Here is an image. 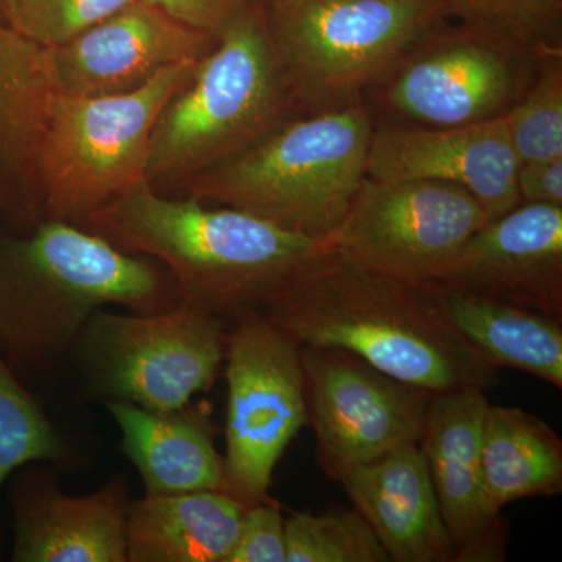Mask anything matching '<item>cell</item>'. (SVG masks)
I'll list each match as a JSON object with an SVG mask.
<instances>
[{
	"label": "cell",
	"mask_w": 562,
	"mask_h": 562,
	"mask_svg": "<svg viewBox=\"0 0 562 562\" xmlns=\"http://www.w3.org/2000/svg\"><path fill=\"white\" fill-rule=\"evenodd\" d=\"M11 491L13 561L127 562V486L121 476L70 497L41 475L22 473Z\"/></svg>",
	"instance_id": "e0dca14e"
},
{
	"label": "cell",
	"mask_w": 562,
	"mask_h": 562,
	"mask_svg": "<svg viewBox=\"0 0 562 562\" xmlns=\"http://www.w3.org/2000/svg\"><path fill=\"white\" fill-rule=\"evenodd\" d=\"M502 117L520 162L562 158V52L542 55L535 79Z\"/></svg>",
	"instance_id": "d4e9b609"
},
{
	"label": "cell",
	"mask_w": 562,
	"mask_h": 562,
	"mask_svg": "<svg viewBox=\"0 0 562 562\" xmlns=\"http://www.w3.org/2000/svg\"><path fill=\"white\" fill-rule=\"evenodd\" d=\"M66 458L65 442L0 351V490L18 469Z\"/></svg>",
	"instance_id": "484cf974"
},
{
	"label": "cell",
	"mask_w": 562,
	"mask_h": 562,
	"mask_svg": "<svg viewBox=\"0 0 562 562\" xmlns=\"http://www.w3.org/2000/svg\"><path fill=\"white\" fill-rule=\"evenodd\" d=\"M438 290L454 327L492 366L530 373L561 390V317L465 292Z\"/></svg>",
	"instance_id": "603a6c76"
},
{
	"label": "cell",
	"mask_w": 562,
	"mask_h": 562,
	"mask_svg": "<svg viewBox=\"0 0 562 562\" xmlns=\"http://www.w3.org/2000/svg\"><path fill=\"white\" fill-rule=\"evenodd\" d=\"M143 2L161 10L162 13L169 14L188 27L216 36L254 0H143Z\"/></svg>",
	"instance_id": "f546056e"
},
{
	"label": "cell",
	"mask_w": 562,
	"mask_h": 562,
	"mask_svg": "<svg viewBox=\"0 0 562 562\" xmlns=\"http://www.w3.org/2000/svg\"><path fill=\"white\" fill-rule=\"evenodd\" d=\"M546 54L486 25L450 18L417 40L362 102L375 127L497 120L527 90Z\"/></svg>",
	"instance_id": "ba28073f"
},
{
	"label": "cell",
	"mask_w": 562,
	"mask_h": 562,
	"mask_svg": "<svg viewBox=\"0 0 562 562\" xmlns=\"http://www.w3.org/2000/svg\"><path fill=\"white\" fill-rule=\"evenodd\" d=\"M286 562H387L386 550L357 509L295 513L284 520Z\"/></svg>",
	"instance_id": "cb8c5ba5"
},
{
	"label": "cell",
	"mask_w": 562,
	"mask_h": 562,
	"mask_svg": "<svg viewBox=\"0 0 562 562\" xmlns=\"http://www.w3.org/2000/svg\"><path fill=\"white\" fill-rule=\"evenodd\" d=\"M195 63L162 70L124 94H55L36 158L44 220L80 225L146 180L155 122Z\"/></svg>",
	"instance_id": "52a82bcc"
},
{
	"label": "cell",
	"mask_w": 562,
	"mask_h": 562,
	"mask_svg": "<svg viewBox=\"0 0 562 562\" xmlns=\"http://www.w3.org/2000/svg\"><path fill=\"white\" fill-rule=\"evenodd\" d=\"M452 20L486 25L532 49L562 52V0H446Z\"/></svg>",
	"instance_id": "4316f807"
},
{
	"label": "cell",
	"mask_w": 562,
	"mask_h": 562,
	"mask_svg": "<svg viewBox=\"0 0 562 562\" xmlns=\"http://www.w3.org/2000/svg\"><path fill=\"white\" fill-rule=\"evenodd\" d=\"M80 225L160 262L184 302L227 325L260 312L295 273L330 249L327 239L286 231L247 211L194 195L168 198L147 180Z\"/></svg>",
	"instance_id": "7a4b0ae2"
},
{
	"label": "cell",
	"mask_w": 562,
	"mask_h": 562,
	"mask_svg": "<svg viewBox=\"0 0 562 562\" xmlns=\"http://www.w3.org/2000/svg\"><path fill=\"white\" fill-rule=\"evenodd\" d=\"M308 422L328 476L419 443L432 392L392 379L349 351L301 346Z\"/></svg>",
	"instance_id": "7c38bea8"
},
{
	"label": "cell",
	"mask_w": 562,
	"mask_h": 562,
	"mask_svg": "<svg viewBox=\"0 0 562 562\" xmlns=\"http://www.w3.org/2000/svg\"><path fill=\"white\" fill-rule=\"evenodd\" d=\"M225 562H286L284 519L271 503L244 509L238 536Z\"/></svg>",
	"instance_id": "f1b7e54d"
},
{
	"label": "cell",
	"mask_w": 562,
	"mask_h": 562,
	"mask_svg": "<svg viewBox=\"0 0 562 562\" xmlns=\"http://www.w3.org/2000/svg\"><path fill=\"white\" fill-rule=\"evenodd\" d=\"M487 221L482 203L454 184L366 177L327 241L366 271L435 284Z\"/></svg>",
	"instance_id": "8fae6325"
},
{
	"label": "cell",
	"mask_w": 562,
	"mask_h": 562,
	"mask_svg": "<svg viewBox=\"0 0 562 562\" xmlns=\"http://www.w3.org/2000/svg\"><path fill=\"white\" fill-rule=\"evenodd\" d=\"M297 109L254 0L216 35L190 80L162 106L150 136L146 180L158 191L254 146Z\"/></svg>",
	"instance_id": "5b68a950"
},
{
	"label": "cell",
	"mask_w": 562,
	"mask_h": 562,
	"mask_svg": "<svg viewBox=\"0 0 562 562\" xmlns=\"http://www.w3.org/2000/svg\"><path fill=\"white\" fill-rule=\"evenodd\" d=\"M520 161L503 117L453 127H375L368 177L380 181H441L472 194L491 220L519 205Z\"/></svg>",
	"instance_id": "9a60e30c"
},
{
	"label": "cell",
	"mask_w": 562,
	"mask_h": 562,
	"mask_svg": "<svg viewBox=\"0 0 562 562\" xmlns=\"http://www.w3.org/2000/svg\"><path fill=\"white\" fill-rule=\"evenodd\" d=\"M241 503L220 491L147 495L128 502V562H225L238 536Z\"/></svg>",
	"instance_id": "44dd1931"
},
{
	"label": "cell",
	"mask_w": 562,
	"mask_h": 562,
	"mask_svg": "<svg viewBox=\"0 0 562 562\" xmlns=\"http://www.w3.org/2000/svg\"><path fill=\"white\" fill-rule=\"evenodd\" d=\"M336 482H341L355 509L371 525L390 561L457 560L419 443L351 468Z\"/></svg>",
	"instance_id": "d6986e66"
},
{
	"label": "cell",
	"mask_w": 562,
	"mask_h": 562,
	"mask_svg": "<svg viewBox=\"0 0 562 562\" xmlns=\"http://www.w3.org/2000/svg\"><path fill=\"white\" fill-rule=\"evenodd\" d=\"M260 2H268V0H260Z\"/></svg>",
	"instance_id": "d6a6232c"
},
{
	"label": "cell",
	"mask_w": 562,
	"mask_h": 562,
	"mask_svg": "<svg viewBox=\"0 0 562 562\" xmlns=\"http://www.w3.org/2000/svg\"><path fill=\"white\" fill-rule=\"evenodd\" d=\"M257 313L299 346L349 351L432 394L498 382V369L450 321L438 288L366 271L331 247Z\"/></svg>",
	"instance_id": "6da1fadb"
},
{
	"label": "cell",
	"mask_w": 562,
	"mask_h": 562,
	"mask_svg": "<svg viewBox=\"0 0 562 562\" xmlns=\"http://www.w3.org/2000/svg\"><path fill=\"white\" fill-rule=\"evenodd\" d=\"M3 2H5V0H0V14H2Z\"/></svg>",
	"instance_id": "1f68e13d"
},
{
	"label": "cell",
	"mask_w": 562,
	"mask_h": 562,
	"mask_svg": "<svg viewBox=\"0 0 562 562\" xmlns=\"http://www.w3.org/2000/svg\"><path fill=\"white\" fill-rule=\"evenodd\" d=\"M266 25L295 109L364 101L409 47L450 20L446 0H268Z\"/></svg>",
	"instance_id": "8992f818"
},
{
	"label": "cell",
	"mask_w": 562,
	"mask_h": 562,
	"mask_svg": "<svg viewBox=\"0 0 562 562\" xmlns=\"http://www.w3.org/2000/svg\"><path fill=\"white\" fill-rule=\"evenodd\" d=\"M484 508L498 517L506 505L562 490V441L547 422L525 409L487 405L483 425Z\"/></svg>",
	"instance_id": "7402d4cb"
},
{
	"label": "cell",
	"mask_w": 562,
	"mask_h": 562,
	"mask_svg": "<svg viewBox=\"0 0 562 562\" xmlns=\"http://www.w3.org/2000/svg\"><path fill=\"white\" fill-rule=\"evenodd\" d=\"M122 432V452L135 465L147 495L220 491L227 494L224 458L202 408L191 405L155 413L131 402L110 401Z\"/></svg>",
	"instance_id": "ffe728a7"
},
{
	"label": "cell",
	"mask_w": 562,
	"mask_h": 562,
	"mask_svg": "<svg viewBox=\"0 0 562 562\" xmlns=\"http://www.w3.org/2000/svg\"><path fill=\"white\" fill-rule=\"evenodd\" d=\"M135 0H5L2 18L41 47L63 46Z\"/></svg>",
	"instance_id": "83f0119b"
},
{
	"label": "cell",
	"mask_w": 562,
	"mask_h": 562,
	"mask_svg": "<svg viewBox=\"0 0 562 562\" xmlns=\"http://www.w3.org/2000/svg\"><path fill=\"white\" fill-rule=\"evenodd\" d=\"M214 43L211 33L135 0L47 52L58 94L110 95L138 90L180 63L201 60Z\"/></svg>",
	"instance_id": "4fadbf2b"
},
{
	"label": "cell",
	"mask_w": 562,
	"mask_h": 562,
	"mask_svg": "<svg viewBox=\"0 0 562 562\" xmlns=\"http://www.w3.org/2000/svg\"><path fill=\"white\" fill-rule=\"evenodd\" d=\"M373 131L375 121L364 102L297 114L179 190L310 238L328 239L368 177Z\"/></svg>",
	"instance_id": "277c9868"
},
{
	"label": "cell",
	"mask_w": 562,
	"mask_h": 562,
	"mask_svg": "<svg viewBox=\"0 0 562 562\" xmlns=\"http://www.w3.org/2000/svg\"><path fill=\"white\" fill-rule=\"evenodd\" d=\"M490 402L483 390L432 394L419 442L457 561L494 560L498 517L484 508L482 446Z\"/></svg>",
	"instance_id": "2e32d148"
},
{
	"label": "cell",
	"mask_w": 562,
	"mask_h": 562,
	"mask_svg": "<svg viewBox=\"0 0 562 562\" xmlns=\"http://www.w3.org/2000/svg\"><path fill=\"white\" fill-rule=\"evenodd\" d=\"M224 361L227 494L249 508L269 502L277 462L308 424L301 346L255 312L228 325Z\"/></svg>",
	"instance_id": "30bf717a"
},
{
	"label": "cell",
	"mask_w": 562,
	"mask_h": 562,
	"mask_svg": "<svg viewBox=\"0 0 562 562\" xmlns=\"http://www.w3.org/2000/svg\"><path fill=\"white\" fill-rule=\"evenodd\" d=\"M55 94L49 52L0 14V217L24 233L44 220L36 158Z\"/></svg>",
	"instance_id": "ac0fdd59"
},
{
	"label": "cell",
	"mask_w": 562,
	"mask_h": 562,
	"mask_svg": "<svg viewBox=\"0 0 562 562\" xmlns=\"http://www.w3.org/2000/svg\"><path fill=\"white\" fill-rule=\"evenodd\" d=\"M184 303L172 273L72 222L0 233V351L13 368L50 360L106 305L158 313Z\"/></svg>",
	"instance_id": "3957f363"
},
{
	"label": "cell",
	"mask_w": 562,
	"mask_h": 562,
	"mask_svg": "<svg viewBox=\"0 0 562 562\" xmlns=\"http://www.w3.org/2000/svg\"><path fill=\"white\" fill-rule=\"evenodd\" d=\"M516 187L520 203L562 205V158L520 162Z\"/></svg>",
	"instance_id": "4dcf8cb0"
},
{
	"label": "cell",
	"mask_w": 562,
	"mask_h": 562,
	"mask_svg": "<svg viewBox=\"0 0 562 562\" xmlns=\"http://www.w3.org/2000/svg\"><path fill=\"white\" fill-rule=\"evenodd\" d=\"M227 330L220 317L184 302L158 313L99 310L74 344L91 383L111 401L172 413L210 390Z\"/></svg>",
	"instance_id": "9c48e42d"
},
{
	"label": "cell",
	"mask_w": 562,
	"mask_h": 562,
	"mask_svg": "<svg viewBox=\"0 0 562 562\" xmlns=\"http://www.w3.org/2000/svg\"><path fill=\"white\" fill-rule=\"evenodd\" d=\"M432 286L562 319V205L519 203L487 221Z\"/></svg>",
	"instance_id": "5bb4252c"
}]
</instances>
